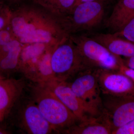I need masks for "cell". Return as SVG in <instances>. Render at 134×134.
I'll return each mask as SVG.
<instances>
[{
    "instance_id": "30bf717a",
    "label": "cell",
    "mask_w": 134,
    "mask_h": 134,
    "mask_svg": "<svg viewBox=\"0 0 134 134\" xmlns=\"http://www.w3.org/2000/svg\"><path fill=\"white\" fill-rule=\"evenodd\" d=\"M19 119L22 128L29 134H48L54 131L34 100L22 107Z\"/></svg>"
},
{
    "instance_id": "5bb4252c",
    "label": "cell",
    "mask_w": 134,
    "mask_h": 134,
    "mask_svg": "<svg viewBox=\"0 0 134 134\" xmlns=\"http://www.w3.org/2000/svg\"><path fill=\"white\" fill-rule=\"evenodd\" d=\"M112 128L105 115L102 113L97 117H90L79 121L65 131L72 134H111Z\"/></svg>"
},
{
    "instance_id": "7c38bea8",
    "label": "cell",
    "mask_w": 134,
    "mask_h": 134,
    "mask_svg": "<svg viewBox=\"0 0 134 134\" xmlns=\"http://www.w3.org/2000/svg\"><path fill=\"white\" fill-rule=\"evenodd\" d=\"M113 54L130 58L134 56V44L114 33H98L91 36Z\"/></svg>"
},
{
    "instance_id": "ac0fdd59",
    "label": "cell",
    "mask_w": 134,
    "mask_h": 134,
    "mask_svg": "<svg viewBox=\"0 0 134 134\" xmlns=\"http://www.w3.org/2000/svg\"><path fill=\"white\" fill-rule=\"evenodd\" d=\"M111 134H134V119L114 130Z\"/></svg>"
},
{
    "instance_id": "8fae6325",
    "label": "cell",
    "mask_w": 134,
    "mask_h": 134,
    "mask_svg": "<svg viewBox=\"0 0 134 134\" xmlns=\"http://www.w3.org/2000/svg\"><path fill=\"white\" fill-rule=\"evenodd\" d=\"M23 85L19 80L0 75V122L21 94Z\"/></svg>"
},
{
    "instance_id": "4fadbf2b",
    "label": "cell",
    "mask_w": 134,
    "mask_h": 134,
    "mask_svg": "<svg viewBox=\"0 0 134 134\" xmlns=\"http://www.w3.org/2000/svg\"><path fill=\"white\" fill-rule=\"evenodd\" d=\"M134 18V0H120L106 22L113 33L120 31Z\"/></svg>"
},
{
    "instance_id": "8992f818",
    "label": "cell",
    "mask_w": 134,
    "mask_h": 134,
    "mask_svg": "<svg viewBox=\"0 0 134 134\" xmlns=\"http://www.w3.org/2000/svg\"><path fill=\"white\" fill-rule=\"evenodd\" d=\"M96 69H88L79 72L68 82L71 89L88 111L91 116L97 117L103 113L102 92Z\"/></svg>"
},
{
    "instance_id": "52a82bcc",
    "label": "cell",
    "mask_w": 134,
    "mask_h": 134,
    "mask_svg": "<svg viewBox=\"0 0 134 134\" xmlns=\"http://www.w3.org/2000/svg\"><path fill=\"white\" fill-rule=\"evenodd\" d=\"M102 95L103 113L113 131L134 119V93L121 96Z\"/></svg>"
},
{
    "instance_id": "e0dca14e",
    "label": "cell",
    "mask_w": 134,
    "mask_h": 134,
    "mask_svg": "<svg viewBox=\"0 0 134 134\" xmlns=\"http://www.w3.org/2000/svg\"><path fill=\"white\" fill-rule=\"evenodd\" d=\"M113 33L134 44V18L120 31Z\"/></svg>"
},
{
    "instance_id": "7402d4cb",
    "label": "cell",
    "mask_w": 134,
    "mask_h": 134,
    "mask_svg": "<svg viewBox=\"0 0 134 134\" xmlns=\"http://www.w3.org/2000/svg\"><path fill=\"white\" fill-rule=\"evenodd\" d=\"M104 0H76V5L82 3L88 2H103Z\"/></svg>"
},
{
    "instance_id": "6da1fadb",
    "label": "cell",
    "mask_w": 134,
    "mask_h": 134,
    "mask_svg": "<svg viewBox=\"0 0 134 134\" xmlns=\"http://www.w3.org/2000/svg\"><path fill=\"white\" fill-rule=\"evenodd\" d=\"M22 4L12 9L8 28L15 39L24 44H51L55 47L68 37L56 18L39 5Z\"/></svg>"
},
{
    "instance_id": "d6986e66",
    "label": "cell",
    "mask_w": 134,
    "mask_h": 134,
    "mask_svg": "<svg viewBox=\"0 0 134 134\" xmlns=\"http://www.w3.org/2000/svg\"><path fill=\"white\" fill-rule=\"evenodd\" d=\"M119 71L126 75L132 79L134 83V70L130 68L125 66L124 63L120 67Z\"/></svg>"
},
{
    "instance_id": "ffe728a7",
    "label": "cell",
    "mask_w": 134,
    "mask_h": 134,
    "mask_svg": "<svg viewBox=\"0 0 134 134\" xmlns=\"http://www.w3.org/2000/svg\"><path fill=\"white\" fill-rule=\"evenodd\" d=\"M123 62L125 66L134 70V56L126 58L125 59H123Z\"/></svg>"
},
{
    "instance_id": "3957f363",
    "label": "cell",
    "mask_w": 134,
    "mask_h": 134,
    "mask_svg": "<svg viewBox=\"0 0 134 134\" xmlns=\"http://www.w3.org/2000/svg\"><path fill=\"white\" fill-rule=\"evenodd\" d=\"M104 14L103 2H88L75 5L68 14L56 19L69 37L96 29L102 22Z\"/></svg>"
},
{
    "instance_id": "7a4b0ae2",
    "label": "cell",
    "mask_w": 134,
    "mask_h": 134,
    "mask_svg": "<svg viewBox=\"0 0 134 134\" xmlns=\"http://www.w3.org/2000/svg\"><path fill=\"white\" fill-rule=\"evenodd\" d=\"M34 101L54 131L65 133L79 120L54 95L38 84L33 90Z\"/></svg>"
},
{
    "instance_id": "603a6c76",
    "label": "cell",
    "mask_w": 134,
    "mask_h": 134,
    "mask_svg": "<svg viewBox=\"0 0 134 134\" xmlns=\"http://www.w3.org/2000/svg\"><path fill=\"white\" fill-rule=\"evenodd\" d=\"M8 133L7 132L3 130L2 129H0V134H7Z\"/></svg>"
},
{
    "instance_id": "9c48e42d",
    "label": "cell",
    "mask_w": 134,
    "mask_h": 134,
    "mask_svg": "<svg viewBox=\"0 0 134 134\" xmlns=\"http://www.w3.org/2000/svg\"><path fill=\"white\" fill-rule=\"evenodd\" d=\"M96 75L102 94L121 96L134 93V83L119 71L96 69Z\"/></svg>"
},
{
    "instance_id": "ba28073f",
    "label": "cell",
    "mask_w": 134,
    "mask_h": 134,
    "mask_svg": "<svg viewBox=\"0 0 134 134\" xmlns=\"http://www.w3.org/2000/svg\"><path fill=\"white\" fill-rule=\"evenodd\" d=\"M38 84L58 98L76 116L79 122L92 117L72 90L68 82L53 78Z\"/></svg>"
},
{
    "instance_id": "5b68a950",
    "label": "cell",
    "mask_w": 134,
    "mask_h": 134,
    "mask_svg": "<svg viewBox=\"0 0 134 134\" xmlns=\"http://www.w3.org/2000/svg\"><path fill=\"white\" fill-rule=\"evenodd\" d=\"M69 37L78 48L87 69L119 71L123 64L120 56L113 54L91 36L74 34Z\"/></svg>"
},
{
    "instance_id": "2e32d148",
    "label": "cell",
    "mask_w": 134,
    "mask_h": 134,
    "mask_svg": "<svg viewBox=\"0 0 134 134\" xmlns=\"http://www.w3.org/2000/svg\"><path fill=\"white\" fill-rule=\"evenodd\" d=\"M12 8L5 2L0 0V31L7 27Z\"/></svg>"
},
{
    "instance_id": "9a60e30c",
    "label": "cell",
    "mask_w": 134,
    "mask_h": 134,
    "mask_svg": "<svg viewBox=\"0 0 134 134\" xmlns=\"http://www.w3.org/2000/svg\"><path fill=\"white\" fill-rule=\"evenodd\" d=\"M55 17L56 19L66 15L74 8L76 0H32Z\"/></svg>"
},
{
    "instance_id": "44dd1931",
    "label": "cell",
    "mask_w": 134,
    "mask_h": 134,
    "mask_svg": "<svg viewBox=\"0 0 134 134\" xmlns=\"http://www.w3.org/2000/svg\"><path fill=\"white\" fill-rule=\"evenodd\" d=\"M2 1L7 3L9 5H11L12 4H17L24 0H2Z\"/></svg>"
},
{
    "instance_id": "277c9868",
    "label": "cell",
    "mask_w": 134,
    "mask_h": 134,
    "mask_svg": "<svg viewBox=\"0 0 134 134\" xmlns=\"http://www.w3.org/2000/svg\"><path fill=\"white\" fill-rule=\"evenodd\" d=\"M50 65L54 78L66 82L87 69L78 48L69 37L53 49Z\"/></svg>"
}]
</instances>
